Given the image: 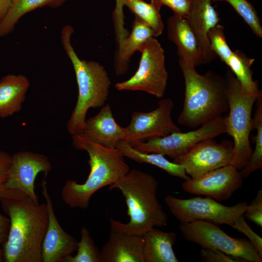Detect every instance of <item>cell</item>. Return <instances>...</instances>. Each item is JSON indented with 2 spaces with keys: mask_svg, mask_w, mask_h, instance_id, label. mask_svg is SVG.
Returning a JSON list of instances; mask_svg holds the SVG:
<instances>
[{
  "mask_svg": "<svg viewBox=\"0 0 262 262\" xmlns=\"http://www.w3.org/2000/svg\"><path fill=\"white\" fill-rule=\"evenodd\" d=\"M0 201L10 220L2 245L4 262H42V245L49 221L46 203H35L28 196Z\"/></svg>",
  "mask_w": 262,
  "mask_h": 262,
  "instance_id": "cell-1",
  "label": "cell"
},
{
  "mask_svg": "<svg viewBox=\"0 0 262 262\" xmlns=\"http://www.w3.org/2000/svg\"><path fill=\"white\" fill-rule=\"evenodd\" d=\"M72 138L76 149L87 152L90 171L83 183L67 180L62 189L61 196L69 207L86 209L95 193L116 182L130 171V167L116 147L98 143L83 133L72 135Z\"/></svg>",
  "mask_w": 262,
  "mask_h": 262,
  "instance_id": "cell-2",
  "label": "cell"
},
{
  "mask_svg": "<svg viewBox=\"0 0 262 262\" xmlns=\"http://www.w3.org/2000/svg\"><path fill=\"white\" fill-rule=\"evenodd\" d=\"M158 182L152 175L137 169L130 170L109 190H119L125 197L130 220L127 223L111 218V230L143 235L153 227L167 225L168 216L157 197Z\"/></svg>",
  "mask_w": 262,
  "mask_h": 262,
  "instance_id": "cell-3",
  "label": "cell"
},
{
  "mask_svg": "<svg viewBox=\"0 0 262 262\" xmlns=\"http://www.w3.org/2000/svg\"><path fill=\"white\" fill-rule=\"evenodd\" d=\"M185 82L183 109L178 122L196 128L222 116L229 110L225 78L213 72L201 75L187 60L179 58Z\"/></svg>",
  "mask_w": 262,
  "mask_h": 262,
  "instance_id": "cell-4",
  "label": "cell"
},
{
  "mask_svg": "<svg viewBox=\"0 0 262 262\" xmlns=\"http://www.w3.org/2000/svg\"><path fill=\"white\" fill-rule=\"evenodd\" d=\"M73 33V27L66 25L61 36L64 49L73 66L78 87L77 102L66 126L71 135L83 133L88 110L104 105L111 85L108 73L101 65L79 58L70 42Z\"/></svg>",
  "mask_w": 262,
  "mask_h": 262,
  "instance_id": "cell-5",
  "label": "cell"
},
{
  "mask_svg": "<svg viewBox=\"0 0 262 262\" xmlns=\"http://www.w3.org/2000/svg\"><path fill=\"white\" fill-rule=\"evenodd\" d=\"M225 78L229 112L225 117L227 133L233 139V156L229 164L241 170L247 164L253 152L249 141L251 113L260 94L253 95L243 90L232 72H228Z\"/></svg>",
  "mask_w": 262,
  "mask_h": 262,
  "instance_id": "cell-6",
  "label": "cell"
},
{
  "mask_svg": "<svg viewBox=\"0 0 262 262\" xmlns=\"http://www.w3.org/2000/svg\"><path fill=\"white\" fill-rule=\"evenodd\" d=\"M139 51L141 56L137 71L129 79L116 83L115 88L119 91H144L161 98L168 80L164 49L155 37H151Z\"/></svg>",
  "mask_w": 262,
  "mask_h": 262,
  "instance_id": "cell-7",
  "label": "cell"
},
{
  "mask_svg": "<svg viewBox=\"0 0 262 262\" xmlns=\"http://www.w3.org/2000/svg\"><path fill=\"white\" fill-rule=\"evenodd\" d=\"M164 200L171 213L180 223L203 220L231 226L237 218L245 214L248 206L246 201L226 206L208 196L181 199L169 195Z\"/></svg>",
  "mask_w": 262,
  "mask_h": 262,
  "instance_id": "cell-8",
  "label": "cell"
},
{
  "mask_svg": "<svg viewBox=\"0 0 262 262\" xmlns=\"http://www.w3.org/2000/svg\"><path fill=\"white\" fill-rule=\"evenodd\" d=\"M179 229L188 241L202 248L219 250L247 262H262V257L253 244L244 238H234L222 230L218 224L203 220L180 223Z\"/></svg>",
  "mask_w": 262,
  "mask_h": 262,
  "instance_id": "cell-9",
  "label": "cell"
},
{
  "mask_svg": "<svg viewBox=\"0 0 262 262\" xmlns=\"http://www.w3.org/2000/svg\"><path fill=\"white\" fill-rule=\"evenodd\" d=\"M227 133L225 117L214 119L200 127L187 132H175L164 137L149 138L133 147L146 152L166 155L174 160L184 154L196 144Z\"/></svg>",
  "mask_w": 262,
  "mask_h": 262,
  "instance_id": "cell-10",
  "label": "cell"
},
{
  "mask_svg": "<svg viewBox=\"0 0 262 262\" xmlns=\"http://www.w3.org/2000/svg\"><path fill=\"white\" fill-rule=\"evenodd\" d=\"M173 107L172 100L166 98L160 100L158 107L153 111L134 112L130 124L123 128L124 140L133 147L149 138L164 137L173 132L181 131L171 117Z\"/></svg>",
  "mask_w": 262,
  "mask_h": 262,
  "instance_id": "cell-11",
  "label": "cell"
},
{
  "mask_svg": "<svg viewBox=\"0 0 262 262\" xmlns=\"http://www.w3.org/2000/svg\"><path fill=\"white\" fill-rule=\"evenodd\" d=\"M213 139L196 144L173 162L181 165L191 178L229 164L233 156V143L227 140L218 143Z\"/></svg>",
  "mask_w": 262,
  "mask_h": 262,
  "instance_id": "cell-12",
  "label": "cell"
},
{
  "mask_svg": "<svg viewBox=\"0 0 262 262\" xmlns=\"http://www.w3.org/2000/svg\"><path fill=\"white\" fill-rule=\"evenodd\" d=\"M243 179L240 170L229 164L196 177H190L182 183L181 187L187 193L222 201L229 199L242 187Z\"/></svg>",
  "mask_w": 262,
  "mask_h": 262,
  "instance_id": "cell-13",
  "label": "cell"
},
{
  "mask_svg": "<svg viewBox=\"0 0 262 262\" xmlns=\"http://www.w3.org/2000/svg\"><path fill=\"white\" fill-rule=\"evenodd\" d=\"M51 169V163L46 155L19 151L12 155V164L4 188L21 191L38 204V196L34 189L35 179L40 172L47 175Z\"/></svg>",
  "mask_w": 262,
  "mask_h": 262,
  "instance_id": "cell-14",
  "label": "cell"
},
{
  "mask_svg": "<svg viewBox=\"0 0 262 262\" xmlns=\"http://www.w3.org/2000/svg\"><path fill=\"white\" fill-rule=\"evenodd\" d=\"M46 176L42 182V195L48 208L49 221L41 249L42 262H64L78 248L79 241L61 227L55 214L49 194Z\"/></svg>",
  "mask_w": 262,
  "mask_h": 262,
  "instance_id": "cell-15",
  "label": "cell"
},
{
  "mask_svg": "<svg viewBox=\"0 0 262 262\" xmlns=\"http://www.w3.org/2000/svg\"><path fill=\"white\" fill-rule=\"evenodd\" d=\"M191 0V7L187 19L197 38L203 63L209 64L217 56L211 49L208 33L218 24V15L212 0Z\"/></svg>",
  "mask_w": 262,
  "mask_h": 262,
  "instance_id": "cell-16",
  "label": "cell"
},
{
  "mask_svg": "<svg viewBox=\"0 0 262 262\" xmlns=\"http://www.w3.org/2000/svg\"><path fill=\"white\" fill-rule=\"evenodd\" d=\"M143 235L111 230L100 252L102 262H144Z\"/></svg>",
  "mask_w": 262,
  "mask_h": 262,
  "instance_id": "cell-17",
  "label": "cell"
},
{
  "mask_svg": "<svg viewBox=\"0 0 262 262\" xmlns=\"http://www.w3.org/2000/svg\"><path fill=\"white\" fill-rule=\"evenodd\" d=\"M169 39L177 47L179 58L190 62L195 67L204 64L196 35L187 18L176 15L167 21Z\"/></svg>",
  "mask_w": 262,
  "mask_h": 262,
  "instance_id": "cell-18",
  "label": "cell"
},
{
  "mask_svg": "<svg viewBox=\"0 0 262 262\" xmlns=\"http://www.w3.org/2000/svg\"><path fill=\"white\" fill-rule=\"evenodd\" d=\"M83 134L98 143L111 147H116L125 138L124 128L115 121L109 104L103 106L98 114L86 120Z\"/></svg>",
  "mask_w": 262,
  "mask_h": 262,
  "instance_id": "cell-19",
  "label": "cell"
},
{
  "mask_svg": "<svg viewBox=\"0 0 262 262\" xmlns=\"http://www.w3.org/2000/svg\"><path fill=\"white\" fill-rule=\"evenodd\" d=\"M30 86L28 78L22 74H8L0 80V117L19 112Z\"/></svg>",
  "mask_w": 262,
  "mask_h": 262,
  "instance_id": "cell-20",
  "label": "cell"
},
{
  "mask_svg": "<svg viewBox=\"0 0 262 262\" xmlns=\"http://www.w3.org/2000/svg\"><path fill=\"white\" fill-rule=\"evenodd\" d=\"M151 37H154L151 29L135 16L132 23L131 32L117 47L115 52L114 69L116 76L124 75L128 72L133 54L135 51H139L143 45Z\"/></svg>",
  "mask_w": 262,
  "mask_h": 262,
  "instance_id": "cell-21",
  "label": "cell"
},
{
  "mask_svg": "<svg viewBox=\"0 0 262 262\" xmlns=\"http://www.w3.org/2000/svg\"><path fill=\"white\" fill-rule=\"evenodd\" d=\"M143 235L144 262H179L173 249L177 238L175 233L153 227Z\"/></svg>",
  "mask_w": 262,
  "mask_h": 262,
  "instance_id": "cell-22",
  "label": "cell"
},
{
  "mask_svg": "<svg viewBox=\"0 0 262 262\" xmlns=\"http://www.w3.org/2000/svg\"><path fill=\"white\" fill-rule=\"evenodd\" d=\"M116 147L121 152L124 157H127L137 163L154 165L164 170L169 175L185 180L190 178L181 165L170 162L162 154L146 153L139 151L125 140L119 142Z\"/></svg>",
  "mask_w": 262,
  "mask_h": 262,
  "instance_id": "cell-23",
  "label": "cell"
},
{
  "mask_svg": "<svg viewBox=\"0 0 262 262\" xmlns=\"http://www.w3.org/2000/svg\"><path fill=\"white\" fill-rule=\"evenodd\" d=\"M254 59L247 57L244 52L236 50L226 63L235 76L243 90L246 93L259 96L262 91L258 89V82L253 79V71L250 67Z\"/></svg>",
  "mask_w": 262,
  "mask_h": 262,
  "instance_id": "cell-24",
  "label": "cell"
},
{
  "mask_svg": "<svg viewBox=\"0 0 262 262\" xmlns=\"http://www.w3.org/2000/svg\"><path fill=\"white\" fill-rule=\"evenodd\" d=\"M57 1L61 2L60 0H11L10 8L0 22V37L10 33L19 19L27 13Z\"/></svg>",
  "mask_w": 262,
  "mask_h": 262,
  "instance_id": "cell-25",
  "label": "cell"
},
{
  "mask_svg": "<svg viewBox=\"0 0 262 262\" xmlns=\"http://www.w3.org/2000/svg\"><path fill=\"white\" fill-rule=\"evenodd\" d=\"M124 4L151 29L154 37L163 33L164 26L160 13L161 8L143 0H124Z\"/></svg>",
  "mask_w": 262,
  "mask_h": 262,
  "instance_id": "cell-26",
  "label": "cell"
},
{
  "mask_svg": "<svg viewBox=\"0 0 262 262\" xmlns=\"http://www.w3.org/2000/svg\"><path fill=\"white\" fill-rule=\"evenodd\" d=\"M256 101L257 108L252 122V130L257 131L254 138L255 146L247 164L240 171L243 178L262 167V93Z\"/></svg>",
  "mask_w": 262,
  "mask_h": 262,
  "instance_id": "cell-27",
  "label": "cell"
},
{
  "mask_svg": "<svg viewBox=\"0 0 262 262\" xmlns=\"http://www.w3.org/2000/svg\"><path fill=\"white\" fill-rule=\"evenodd\" d=\"M81 234L77 254L67 257L64 262H102L100 250L96 245L87 229L83 227Z\"/></svg>",
  "mask_w": 262,
  "mask_h": 262,
  "instance_id": "cell-28",
  "label": "cell"
},
{
  "mask_svg": "<svg viewBox=\"0 0 262 262\" xmlns=\"http://www.w3.org/2000/svg\"><path fill=\"white\" fill-rule=\"evenodd\" d=\"M212 2H228L249 26L253 33L258 37L262 38V27L261 20L252 4L247 0H212Z\"/></svg>",
  "mask_w": 262,
  "mask_h": 262,
  "instance_id": "cell-29",
  "label": "cell"
},
{
  "mask_svg": "<svg viewBox=\"0 0 262 262\" xmlns=\"http://www.w3.org/2000/svg\"><path fill=\"white\" fill-rule=\"evenodd\" d=\"M208 39L212 50L226 63L233 51L227 42L224 27L218 24L211 28L208 33Z\"/></svg>",
  "mask_w": 262,
  "mask_h": 262,
  "instance_id": "cell-30",
  "label": "cell"
},
{
  "mask_svg": "<svg viewBox=\"0 0 262 262\" xmlns=\"http://www.w3.org/2000/svg\"><path fill=\"white\" fill-rule=\"evenodd\" d=\"M12 164V155L9 153L0 150V199H19L26 196L21 191L5 189L4 184L6 181Z\"/></svg>",
  "mask_w": 262,
  "mask_h": 262,
  "instance_id": "cell-31",
  "label": "cell"
},
{
  "mask_svg": "<svg viewBox=\"0 0 262 262\" xmlns=\"http://www.w3.org/2000/svg\"><path fill=\"white\" fill-rule=\"evenodd\" d=\"M124 6V0H115L112 17L117 46L120 45L130 33L125 27Z\"/></svg>",
  "mask_w": 262,
  "mask_h": 262,
  "instance_id": "cell-32",
  "label": "cell"
},
{
  "mask_svg": "<svg viewBox=\"0 0 262 262\" xmlns=\"http://www.w3.org/2000/svg\"><path fill=\"white\" fill-rule=\"evenodd\" d=\"M231 227L246 236L262 257V238L248 225L243 215L237 218Z\"/></svg>",
  "mask_w": 262,
  "mask_h": 262,
  "instance_id": "cell-33",
  "label": "cell"
},
{
  "mask_svg": "<svg viewBox=\"0 0 262 262\" xmlns=\"http://www.w3.org/2000/svg\"><path fill=\"white\" fill-rule=\"evenodd\" d=\"M151 2L161 8L164 5L170 8L174 14L187 18L191 7V0H151Z\"/></svg>",
  "mask_w": 262,
  "mask_h": 262,
  "instance_id": "cell-34",
  "label": "cell"
},
{
  "mask_svg": "<svg viewBox=\"0 0 262 262\" xmlns=\"http://www.w3.org/2000/svg\"><path fill=\"white\" fill-rule=\"evenodd\" d=\"M200 257L205 262H247L241 258L228 255L217 249L202 248Z\"/></svg>",
  "mask_w": 262,
  "mask_h": 262,
  "instance_id": "cell-35",
  "label": "cell"
},
{
  "mask_svg": "<svg viewBox=\"0 0 262 262\" xmlns=\"http://www.w3.org/2000/svg\"><path fill=\"white\" fill-rule=\"evenodd\" d=\"M246 216L259 227H262V189L260 188L257 196L247 206Z\"/></svg>",
  "mask_w": 262,
  "mask_h": 262,
  "instance_id": "cell-36",
  "label": "cell"
},
{
  "mask_svg": "<svg viewBox=\"0 0 262 262\" xmlns=\"http://www.w3.org/2000/svg\"><path fill=\"white\" fill-rule=\"evenodd\" d=\"M10 219L0 213V246L6 241L10 229Z\"/></svg>",
  "mask_w": 262,
  "mask_h": 262,
  "instance_id": "cell-37",
  "label": "cell"
},
{
  "mask_svg": "<svg viewBox=\"0 0 262 262\" xmlns=\"http://www.w3.org/2000/svg\"><path fill=\"white\" fill-rule=\"evenodd\" d=\"M11 5V0H0V22L5 17Z\"/></svg>",
  "mask_w": 262,
  "mask_h": 262,
  "instance_id": "cell-38",
  "label": "cell"
},
{
  "mask_svg": "<svg viewBox=\"0 0 262 262\" xmlns=\"http://www.w3.org/2000/svg\"><path fill=\"white\" fill-rule=\"evenodd\" d=\"M4 254L2 249L0 248V262H4Z\"/></svg>",
  "mask_w": 262,
  "mask_h": 262,
  "instance_id": "cell-39",
  "label": "cell"
}]
</instances>
